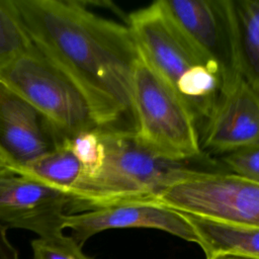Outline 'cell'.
Here are the masks:
<instances>
[{
    "label": "cell",
    "mask_w": 259,
    "mask_h": 259,
    "mask_svg": "<svg viewBox=\"0 0 259 259\" xmlns=\"http://www.w3.org/2000/svg\"><path fill=\"white\" fill-rule=\"evenodd\" d=\"M181 32L223 71V84L241 70L235 1L159 0Z\"/></svg>",
    "instance_id": "7"
},
{
    "label": "cell",
    "mask_w": 259,
    "mask_h": 259,
    "mask_svg": "<svg viewBox=\"0 0 259 259\" xmlns=\"http://www.w3.org/2000/svg\"><path fill=\"white\" fill-rule=\"evenodd\" d=\"M82 165L81 179L94 176L101 168L104 160V145L99 127L80 132L64 143ZM80 179V180H81Z\"/></svg>",
    "instance_id": "16"
},
{
    "label": "cell",
    "mask_w": 259,
    "mask_h": 259,
    "mask_svg": "<svg viewBox=\"0 0 259 259\" xmlns=\"http://www.w3.org/2000/svg\"><path fill=\"white\" fill-rule=\"evenodd\" d=\"M6 167L11 168L10 163L8 162V160L6 159V157L4 156V154H3V153L1 152V150H0V169H2V168H6Z\"/></svg>",
    "instance_id": "21"
},
{
    "label": "cell",
    "mask_w": 259,
    "mask_h": 259,
    "mask_svg": "<svg viewBox=\"0 0 259 259\" xmlns=\"http://www.w3.org/2000/svg\"><path fill=\"white\" fill-rule=\"evenodd\" d=\"M206 259H257L248 255L240 254V253H234V252H223V253H217L213 254Z\"/></svg>",
    "instance_id": "20"
},
{
    "label": "cell",
    "mask_w": 259,
    "mask_h": 259,
    "mask_svg": "<svg viewBox=\"0 0 259 259\" xmlns=\"http://www.w3.org/2000/svg\"><path fill=\"white\" fill-rule=\"evenodd\" d=\"M259 144V92L243 74L227 80L203 121L201 149L228 154Z\"/></svg>",
    "instance_id": "9"
},
{
    "label": "cell",
    "mask_w": 259,
    "mask_h": 259,
    "mask_svg": "<svg viewBox=\"0 0 259 259\" xmlns=\"http://www.w3.org/2000/svg\"><path fill=\"white\" fill-rule=\"evenodd\" d=\"M232 173L259 183V144L223 155Z\"/></svg>",
    "instance_id": "18"
},
{
    "label": "cell",
    "mask_w": 259,
    "mask_h": 259,
    "mask_svg": "<svg viewBox=\"0 0 259 259\" xmlns=\"http://www.w3.org/2000/svg\"><path fill=\"white\" fill-rule=\"evenodd\" d=\"M131 101L133 133L144 148L177 163L201 155L195 115L141 51L133 73Z\"/></svg>",
    "instance_id": "4"
},
{
    "label": "cell",
    "mask_w": 259,
    "mask_h": 259,
    "mask_svg": "<svg viewBox=\"0 0 259 259\" xmlns=\"http://www.w3.org/2000/svg\"><path fill=\"white\" fill-rule=\"evenodd\" d=\"M151 203L220 224L259 229V183L234 173L189 169Z\"/></svg>",
    "instance_id": "6"
},
{
    "label": "cell",
    "mask_w": 259,
    "mask_h": 259,
    "mask_svg": "<svg viewBox=\"0 0 259 259\" xmlns=\"http://www.w3.org/2000/svg\"><path fill=\"white\" fill-rule=\"evenodd\" d=\"M186 215L199 237V246L206 258L217 253L234 252L259 259V229L229 226Z\"/></svg>",
    "instance_id": "12"
},
{
    "label": "cell",
    "mask_w": 259,
    "mask_h": 259,
    "mask_svg": "<svg viewBox=\"0 0 259 259\" xmlns=\"http://www.w3.org/2000/svg\"><path fill=\"white\" fill-rule=\"evenodd\" d=\"M19 171L67 192L69 195L83 174L81 163L65 144L42 155Z\"/></svg>",
    "instance_id": "14"
},
{
    "label": "cell",
    "mask_w": 259,
    "mask_h": 259,
    "mask_svg": "<svg viewBox=\"0 0 259 259\" xmlns=\"http://www.w3.org/2000/svg\"><path fill=\"white\" fill-rule=\"evenodd\" d=\"M83 247L93 235L111 229L146 228L167 232L199 245V237L186 214L151 202L121 203L66 215L65 229Z\"/></svg>",
    "instance_id": "11"
},
{
    "label": "cell",
    "mask_w": 259,
    "mask_h": 259,
    "mask_svg": "<svg viewBox=\"0 0 259 259\" xmlns=\"http://www.w3.org/2000/svg\"><path fill=\"white\" fill-rule=\"evenodd\" d=\"M30 44L13 0H0V71Z\"/></svg>",
    "instance_id": "15"
},
{
    "label": "cell",
    "mask_w": 259,
    "mask_h": 259,
    "mask_svg": "<svg viewBox=\"0 0 259 259\" xmlns=\"http://www.w3.org/2000/svg\"><path fill=\"white\" fill-rule=\"evenodd\" d=\"M99 131L105 153L103 164L94 176L81 179L70 193L69 214L121 203L152 202L189 170L183 163L148 151L136 140L132 128Z\"/></svg>",
    "instance_id": "2"
},
{
    "label": "cell",
    "mask_w": 259,
    "mask_h": 259,
    "mask_svg": "<svg viewBox=\"0 0 259 259\" xmlns=\"http://www.w3.org/2000/svg\"><path fill=\"white\" fill-rule=\"evenodd\" d=\"M7 230L0 224V259H19L17 250L7 238Z\"/></svg>",
    "instance_id": "19"
},
{
    "label": "cell",
    "mask_w": 259,
    "mask_h": 259,
    "mask_svg": "<svg viewBox=\"0 0 259 259\" xmlns=\"http://www.w3.org/2000/svg\"><path fill=\"white\" fill-rule=\"evenodd\" d=\"M65 140L39 110L0 80V150L11 168H24Z\"/></svg>",
    "instance_id": "10"
},
{
    "label": "cell",
    "mask_w": 259,
    "mask_h": 259,
    "mask_svg": "<svg viewBox=\"0 0 259 259\" xmlns=\"http://www.w3.org/2000/svg\"><path fill=\"white\" fill-rule=\"evenodd\" d=\"M235 12L241 70L259 92V0L235 1Z\"/></svg>",
    "instance_id": "13"
},
{
    "label": "cell",
    "mask_w": 259,
    "mask_h": 259,
    "mask_svg": "<svg viewBox=\"0 0 259 259\" xmlns=\"http://www.w3.org/2000/svg\"><path fill=\"white\" fill-rule=\"evenodd\" d=\"M0 80L39 110L65 139L98 127L78 84L32 41L0 71Z\"/></svg>",
    "instance_id": "5"
},
{
    "label": "cell",
    "mask_w": 259,
    "mask_h": 259,
    "mask_svg": "<svg viewBox=\"0 0 259 259\" xmlns=\"http://www.w3.org/2000/svg\"><path fill=\"white\" fill-rule=\"evenodd\" d=\"M30 40L85 94L98 127L132 117V78L140 50L127 25L76 0H13Z\"/></svg>",
    "instance_id": "1"
},
{
    "label": "cell",
    "mask_w": 259,
    "mask_h": 259,
    "mask_svg": "<svg viewBox=\"0 0 259 259\" xmlns=\"http://www.w3.org/2000/svg\"><path fill=\"white\" fill-rule=\"evenodd\" d=\"M127 23L144 56L188 104L196 119L205 120L223 86L221 67L181 32L160 1L131 13Z\"/></svg>",
    "instance_id": "3"
},
{
    "label": "cell",
    "mask_w": 259,
    "mask_h": 259,
    "mask_svg": "<svg viewBox=\"0 0 259 259\" xmlns=\"http://www.w3.org/2000/svg\"><path fill=\"white\" fill-rule=\"evenodd\" d=\"M32 259H94L82 251L71 236L38 238L31 242Z\"/></svg>",
    "instance_id": "17"
},
{
    "label": "cell",
    "mask_w": 259,
    "mask_h": 259,
    "mask_svg": "<svg viewBox=\"0 0 259 259\" xmlns=\"http://www.w3.org/2000/svg\"><path fill=\"white\" fill-rule=\"evenodd\" d=\"M71 197L17 169H0V224L39 238L63 235Z\"/></svg>",
    "instance_id": "8"
}]
</instances>
